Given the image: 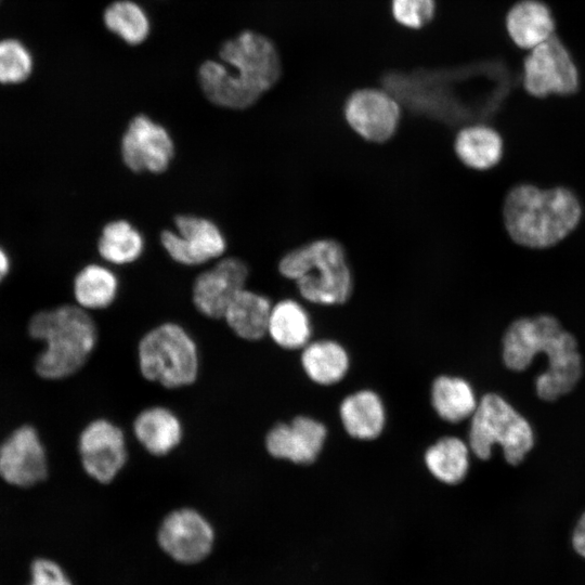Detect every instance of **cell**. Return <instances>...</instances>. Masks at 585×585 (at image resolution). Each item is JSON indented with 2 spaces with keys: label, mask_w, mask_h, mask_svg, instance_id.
Instances as JSON below:
<instances>
[{
  "label": "cell",
  "mask_w": 585,
  "mask_h": 585,
  "mask_svg": "<svg viewBox=\"0 0 585 585\" xmlns=\"http://www.w3.org/2000/svg\"><path fill=\"white\" fill-rule=\"evenodd\" d=\"M220 60L206 61L198 68V82L214 105L245 109L273 88L282 75V61L266 36L244 30L223 42Z\"/></svg>",
  "instance_id": "1"
},
{
  "label": "cell",
  "mask_w": 585,
  "mask_h": 585,
  "mask_svg": "<svg viewBox=\"0 0 585 585\" xmlns=\"http://www.w3.org/2000/svg\"><path fill=\"white\" fill-rule=\"evenodd\" d=\"M537 353L548 359V367L535 380L538 398L555 401L572 391L583 374L577 342L548 314L514 321L503 338V359L512 370L528 368Z\"/></svg>",
  "instance_id": "2"
},
{
  "label": "cell",
  "mask_w": 585,
  "mask_h": 585,
  "mask_svg": "<svg viewBox=\"0 0 585 585\" xmlns=\"http://www.w3.org/2000/svg\"><path fill=\"white\" fill-rule=\"evenodd\" d=\"M503 217L514 242L540 249L559 243L577 226L582 206L575 193L567 187L542 190L519 184L508 192Z\"/></svg>",
  "instance_id": "3"
},
{
  "label": "cell",
  "mask_w": 585,
  "mask_h": 585,
  "mask_svg": "<svg viewBox=\"0 0 585 585\" xmlns=\"http://www.w3.org/2000/svg\"><path fill=\"white\" fill-rule=\"evenodd\" d=\"M29 335L44 342L36 373L44 379L67 378L82 368L98 342V327L87 310L78 304H62L35 313Z\"/></svg>",
  "instance_id": "4"
},
{
  "label": "cell",
  "mask_w": 585,
  "mask_h": 585,
  "mask_svg": "<svg viewBox=\"0 0 585 585\" xmlns=\"http://www.w3.org/2000/svg\"><path fill=\"white\" fill-rule=\"evenodd\" d=\"M280 273L296 282L301 296L317 304H341L352 291V275L342 246L329 238L316 239L287 252Z\"/></svg>",
  "instance_id": "5"
},
{
  "label": "cell",
  "mask_w": 585,
  "mask_h": 585,
  "mask_svg": "<svg viewBox=\"0 0 585 585\" xmlns=\"http://www.w3.org/2000/svg\"><path fill=\"white\" fill-rule=\"evenodd\" d=\"M136 356L142 377L164 388L187 387L198 377L197 344L177 323L165 322L146 332L138 343Z\"/></svg>",
  "instance_id": "6"
},
{
  "label": "cell",
  "mask_w": 585,
  "mask_h": 585,
  "mask_svg": "<svg viewBox=\"0 0 585 585\" xmlns=\"http://www.w3.org/2000/svg\"><path fill=\"white\" fill-rule=\"evenodd\" d=\"M469 446L480 459H487L499 444L510 465L520 464L534 444L529 422L502 396L485 394L472 414Z\"/></svg>",
  "instance_id": "7"
},
{
  "label": "cell",
  "mask_w": 585,
  "mask_h": 585,
  "mask_svg": "<svg viewBox=\"0 0 585 585\" xmlns=\"http://www.w3.org/2000/svg\"><path fill=\"white\" fill-rule=\"evenodd\" d=\"M214 530L198 510L182 507L170 511L157 531V542L171 559L195 564L206 559L214 545Z\"/></svg>",
  "instance_id": "8"
},
{
  "label": "cell",
  "mask_w": 585,
  "mask_h": 585,
  "mask_svg": "<svg viewBox=\"0 0 585 585\" xmlns=\"http://www.w3.org/2000/svg\"><path fill=\"white\" fill-rule=\"evenodd\" d=\"M78 453L84 472L101 484H109L128 461L122 429L106 418L90 421L78 438Z\"/></svg>",
  "instance_id": "9"
},
{
  "label": "cell",
  "mask_w": 585,
  "mask_h": 585,
  "mask_svg": "<svg viewBox=\"0 0 585 585\" xmlns=\"http://www.w3.org/2000/svg\"><path fill=\"white\" fill-rule=\"evenodd\" d=\"M578 87L574 62L555 34L533 48L524 60V88L534 96L568 95Z\"/></svg>",
  "instance_id": "10"
},
{
  "label": "cell",
  "mask_w": 585,
  "mask_h": 585,
  "mask_svg": "<svg viewBox=\"0 0 585 585\" xmlns=\"http://www.w3.org/2000/svg\"><path fill=\"white\" fill-rule=\"evenodd\" d=\"M176 231L165 230L160 242L167 253L183 265H198L219 258L226 242L220 229L209 219L194 214L174 218Z\"/></svg>",
  "instance_id": "11"
},
{
  "label": "cell",
  "mask_w": 585,
  "mask_h": 585,
  "mask_svg": "<svg viewBox=\"0 0 585 585\" xmlns=\"http://www.w3.org/2000/svg\"><path fill=\"white\" fill-rule=\"evenodd\" d=\"M121 158L133 172L160 173L167 170L174 144L168 131L146 115L133 117L120 144Z\"/></svg>",
  "instance_id": "12"
},
{
  "label": "cell",
  "mask_w": 585,
  "mask_h": 585,
  "mask_svg": "<svg viewBox=\"0 0 585 585\" xmlns=\"http://www.w3.org/2000/svg\"><path fill=\"white\" fill-rule=\"evenodd\" d=\"M343 114L352 130L375 143L389 140L401 118L399 103L392 95L377 88L353 91L346 100Z\"/></svg>",
  "instance_id": "13"
},
{
  "label": "cell",
  "mask_w": 585,
  "mask_h": 585,
  "mask_svg": "<svg viewBox=\"0 0 585 585\" xmlns=\"http://www.w3.org/2000/svg\"><path fill=\"white\" fill-rule=\"evenodd\" d=\"M48 476V458L31 426L13 431L0 446V477L9 484L28 487Z\"/></svg>",
  "instance_id": "14"
},
{
  "label": "cell",
  "mask_w": 585,
  "mask_h": 585,
  "mask_svg": "<svg viewBox=\"0 0 585 585\" xmlns=\"http://www.w3.org/2000/svg\"><path fill=\"white\" fill-rule=\"evenodd\" d=\"M247 278L248 268L242 259H221L196 277L192 292L195 308L209 318H222L229 303L245 288Z\"/></svg>",
  "instance_id": "15"
},
{
  "label": "cell",
  "mask_w": 585,
  "mask_h": 585,
  "mask_svg": "<svg viewBox=\"0 0 585 585\" xmlns=\"http://www.w3.org/2000/svg\"><path fill=\"white\" fill-rule=\"evenodd\" d=\"M326 439L325 426L308 416H297L290 422L274 425L266 433L264 444L275 458L308 465L320 454Z\"/></svg>",
  "instance_id": "16"
},
{
  "label": "cell",
  "mask_w": 585,
  "mask_h": 585,
  "mask_svg": "<svg viewBox=\"0 0 585 585\" xmlns=\"http://www.w3.org/2000/svg\"><path fill=\"white\" fill-rule=\"evenodd\" d=\"M132 429L140 445L157 457L171 453L183 437L180 418L170 408L160 405L142 410L135 416Z\"/></svg>",
  "instance_id": "17"
},
{
  "label": "cell",
  "mask_w": 585,
  "mask_h": 585,
  "mask_svg": "<svg viewBox=\"0 0 585 585\" xmlns=\"http://www.w3.org/2000/svg\"><path fill=\"white\" fill-rule=\"evenodd\" d=\"M272 307L266 297L245 287L229 303L222 318L237 337L257 341L268 335Z\"/></svg>",
  "instance_id": "18"
},
{
  "label": "cell",
  "mask_w": 585,
  "mask_h": 585,
  "mask_svg": "<svg viewBox=\"0 0 585 585\" xmlns=\"http://www.w3.org/2000/svg\"><path fill=\"white\" fill-rule=\"evenodd\" d=\"M506 27L521 49L532 50L554 35L555 23L548 8L536 0H523L508 12Z\"/></svg>",
  "instance_id": "19"
},
{
  "label": "cell",
  "mask_w": 585,
  "mask_h": 585,
  "mask_svg": "<svg viewBox=\"0 0 585 585\" xmlns=\"http://www.w3.org/2000/svg\"><path fill=\"white\" fill-rule=\"evenodd\" d=\"M340 418L349 435L360 440L377 438L386 422L382 401L370 390H361L344 398Z\"/></svg>",
  "instance_id": "20"
},
{
  "label": "cell",
  "mask_w": 585,
  "mask_h": 585,
  "mask_svg": "<svg viewBox=\"0 0 585 585\" xmlns=\"http://www.w3.org/2000/svg\"><path fill=\"white\" fill-rule=\"evenodd\" d=\"M455 152L464 165L476 170H487L499 162L503 156V140L491 127L469 126L457 133Z\"/></svg>",
  "instance_id": "21"
},
{
  "label": "cell",
  "mask_w": 585,
  "mask_h": 585,
  "mask_svg": "<svg viewBox=\"0 0 585 585\" xmlns=\"http://www.w3.org/2000/svg\"><path fill=\"white\" fill-rule=\"evenodd\" d=\"M301 364L312 381L328 386L344 377L349 368V356L341 344L321 340L303 347Z\"/></svg>",
  "instance_id": "22"
},
{
  "label": "cell",
  "mask_w": 585,
  "mask_h": 585,
  "mask_svg": "<svg viewBox=\"0 0 585 585\" xmlns=\"http://www.w3.org/2000/svg\"><path fill=\"white\" fill-rule=\"evenodd\" d=\"M268 335L284 349L306 347L311 336L310 318L306 310L291 299L277 302L271 310Z\"/></svg>",
  "instance_id": "23"
},
{
  "label": "cell",
  "mask_w": 585,
  "mask_h": 585,
  "mask_svg": "<svg viewBox=\"0 0 585 585\" xmlns=\"http://www.w3.org/2000/svg\"><path fill=\"white\" fill-rule=\"evenodd\" d=\"M431 403L437 414L448 422L472 416L478 405L471 386L463 378L452 376H440L433 381Z\"/></svg>",
  "instance_id": "24"
},
{
  "label": "cell",
  "mask_w": 585,
  "mask_h": 585,
  "mask_svg": "<svg viewBox=\"0 0 585 585\" xmlns=\"http://www.w3.org/2000/svg\"><path fill=\"white\" fill-rule=\"evenodd\" d=\"M118 292V280L114 272L100 264L83 266L74 280V296L84 310L109 307Z\"/></svg>",
  "instance_id": "25"
},
{
  "label": "cell",
  "mask_w": 585,
  "mask_h": 585,
  "mask_svg": "<svg viewBox=\"0 0 585 585\" xmlns=\"http://www.w3.org/2000/svg\"><path fill=\"white\" fill-rule=\"evenodd\" d=\"M425 464L430 473L446 484L461 482L469 468V451L456 437H444L425 453Z\"/></svg>",
  "instance_id": "26"
},
{
  "label": "cell",
  "mask_w": 585,
  "mask_h": 585,
  "mask_svg": "<svg viewBox=\"0 0 585 585\" xmlns=\"http://www.w3.org/2000/svg\"><path fill=\"white\" fill-rule=\"evenodd\" d=\"M143 248L144 240L141 233L126 220H115L105 224L98 243L100 256L113 264L135 261Z\"/></svg>",
  "instance_id": "27"
},
{
  "label": "cell",
  "mask_w": 585,
  "mask_h": 585,
  "mask_svg": "<svg viewBox=\"0 0 585 585\" xmlns=\"http://www.w3.org/2000/svg\"><path fill=\"white\" fill-rule=\"evenodd\" d=\"M108 30L131 46L142 43L150 34V22L143 9L131 0L112 2L104 11Z\"/></svg>",
  "instance_id": "28"
},
{
  "label": "cell",
  "mask_w": 585,
  "mask_h": 585,
  "mask_svg": "<svg viewBox=\"0 0 585 585\" xmlns=\"http://www.w3.org/2000/svg\"><path fill=\"white\" fill-rule=\"evenodd\" d=\"M31 70L28 51L15 40L0 42V82L17 83L25 80Z\"/></svg>",
  "instance_id": "29"
},
{
  "label": "cell",
  "mask_w": 585,
  "mask_h": 585,
  "mask_svg": "<svg viewBox=\"0 0 585 585\" xmlns=\"http://www.w3.org/2000/svg\"><path fill=\"white\" fill-rule=\"evenodd\" d=\"M437 0H390L394 21L410 29H420L434 17Z\"/></svg>",
  "instance_id": "30"
},
{
  "label": "cell",
  "mask_w": 585,
  "mask_h": 585,
  "mask_svg": "<svg viewBox=\"0 0 585 585\" xmlns=\"http://www.w3.org/2000/svg\"><path fill=\"white\" fill-rule=\"evenodd\" d=\"M30 585H73L58 563L40 558L31 564Z\"/></svg>",
  "instance_id": "31"
},
{
  "label": "cell",
  "mask_w": 585,
  "mask_h": 585,
  "mask_svg": "<svg viewBox=\"0 0 585 585\" xmlns=\"http://www.w3.org/2000/svg\"><path fill=\"white\" fill-rule=\"evenodd\" d=\"M572 546L581 557L585 558V512L581 516L573 530Z\"/></svg>",
  "instance_id": "32"
},
{
  "label": "cell",
  "mask_w": 585,
  "mask_h": 585,
  "mask_svg": "<svg viewBox=\"0 0 585 585\" xmlns=\"http://www.w3.org/2000/svg\"><path fill=\"white\" fill-rule=\"evenodd\" d=\"M11 269V261L8 252L0 246V283L6 277Z\"/></svg>",
  "instance_id": "33"
}]
</instances>
